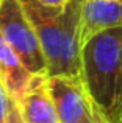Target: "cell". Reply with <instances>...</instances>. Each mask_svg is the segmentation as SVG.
Returning <instances> with one entry per match:
<instances>
[{"instance_id": "cell-1", "label": "cell", "mask_w": 122, "mask_h": 123, "mask_svg": "<svg viewBox=\"0 0 122 123\" xmlns=\"http://www.w3.org/2000/svg\"><path fill=\"white\" fill-rule=\"evenodd\" d=\"M80 80L108 123L122 118V27L92 36L80 50Z\"/></svg>"}, {"instance_id": "cell-2", "label": "cell", "mask_w": 122, "mask_h": 123, "mask_svg": "<svg viewBox=\"0 0 122 123\" xmlns=\"http://www.w3.org/2000/svg\"><path fill=\"white\" fill-rule=\"evenodd\" d=\"M19 2L39 39L47 76L80 78V14L85 0H67L63 9L47 8L38 0Z\"/></svg>"}, {"instance_id": "cell-3", "label": "cell", "mask_w": 122, "mask_h": 123, "mask_svg": "<svg viewBox=\"0 0 122 123\" xmlns=\"http://www.w3.org/2000/svg\"><path fill=\"white\" fill-rule=\"evenodd\" d=\"M0 36L31 75H47L39 39L19 0H0Z\"/></svg>"}, {"instance_id": "cell-4", "label": "cell", "mask_w": 122, "mask_h": 123, "mask_svg": "<svg viewBox=\"0 0 122 123\" xmlns=\"http://www.w3.org/2000/svg\"><path fill=\"white\" fill-rule=\"evenodd\" d=\"M50 98L58 123H81L89 114V98L80 78L66 75L47 76Z\"/></svg>"}, {"instance_id": "cell-5", "label": "cell", "mask_w": 122, "mask_h": 123, "mask_svg": "<svg viewBox=\"0 0 122 123\" xmlns=\"http://www.w3.org/2000/svg\"><path fill=\"white\" fill-rule=\"evenodd\" d=\"M122 27V0H85L80 14V45L105 30Z\"/></svg>"}, {"instance_id": "cell-6", "label": "cell", "mask_w": 122, "mask_h": 123, "mask_svg": "<svg viewBox=\"0 0 122 123\" xmlns=\"http://www.w3.org/2000/svg\"><path fill=\"white\" fill-rule=\"evenodd\" d=\"M16 103L25 123H58L46 73L31 76L24 95Z\"/></svg>"}, {"instance_id": "cell-7", "label": "cell", "mask_w": 122, "mask_h": 123, "mask_svg": "<svg viewBox=\"0 0 122 123\" xmlns=\"http://www.w3.org/2000/svg\"><path fill=\"white\" fill-rule=\"evenodd\" d=\"M31 76L33 75L25 69L17 55L0 36V83L5 87L9 98L19 101L20 97L24 95Z\"/></svg>"}, {"instance_id": "cell-8", "label": "cell", "mask_w": 122, "mask_h": 123, "mask_svg": "<svg viewBox=\"0 0 122 123\" xmlns=\"http://www.w3.org/2000/svg\"><path fill=\"white\" fill-rule=\"evenodd\" d=\"M6 123H25L24 118L20 115V111H19L17 103L13 98H9L8 103V115H6Z\"/></svg>"}, {"instance_id": "cell-9", "label": "cell", "mask_w": 122, "mask_h": 123, "mask_svg": "<svg viewBox=\"0 0 122 123\" xmlns=\"http://www.w3.org/2000/svg\"><path fill=\"white\" fill-rule=\"evenodd\" d=\"M8 103L9 97L6 93L5 87L0 83V123H6V115H8Z\"/></svg>"}, {"instance_id": "cell-10", "label": "cell", "mask_w": 122, "mask_h": 123, "mask_svg": "<svg viewBox=\"0 0 122 123\" xmlns=\"http://www.w3.org/2000/svg\"><path fill=\"white\" fill-rule=\"evenodd\" d=\"M89 103H91V101H89ZM81 123H108V120L100 114V112H99V109L91 103V105H89V114H88V117H86Z\"/></svg>"}, {"instance_id": "cell-11", "label": "cell", "mask_w": 122, "mask_h": 123, "mask_svg": "<svg viewBox=\"0 0 122 123\" xmlns=\"http://www.w3.org/2000/svg\"><path fill=\"white\" fill-rule=\"evenodd\" d=\"M38 2H39L41 5L47 6V8H52V9H63L67 0H38Z\"/></svg>"}, {"instance_id": "cell-12", "label": "cell", "mask_w": 122, "mask_h": 123, "mask_svg": "<svg viewBox=\"0 0 122 123\" xmlns=\"http://www.w3.org/2000/svg\"><path fill=\"white\" fill-rule=\"evenodd\" d=\"M121 123H122V118H121Z\"/></svg>"}]
</instances>
